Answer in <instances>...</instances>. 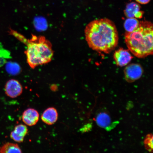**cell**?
<instances>
[{"label": "cell", "instance_id": "obj_3", "mask_svg": "<svg viewBox=\"0 0 153 153\" xmlns=\"http://www.w3.org/2000/svg\"><path fill=\"white\" fill-rule=\"evenodd\" d=\"M153 35L152 23L141 21L133 31L126 32L125 41L128 48L135 56L143 58L153 54Z\"/></svg>", "mask_w": 153, "mask_h": 153}, {"label": "cell", "instance_id": "obj_15", "mask_svg": "<svg viewBox=\"0 0 153 153\" xmlns=\"http://www.w3.org/2000/svg\"><path fill=\"white\" fill-rule=\"evenodd\" d=\"M6 70L8 73L15 75L20 72V68L19 65L15 63L9 62L6 66Z\"/></svg>", "mask_w": 153, "mask_h": 153}, {"label": "cell", "instance_id": "obj_11", "mask_svg": "<svg viewBox=\"0 0 153 153\" xmlns=\"http://www.w3.org/2000/svg\"><path fill=\"white\" fill-rule=\"evenodd\" d=\"M96 121L99 127L108 128L111 124V120L109 114L106 112H100L97 115Z\"/></svg>", "mask_w": 153, "mask_h": 153}, {"label": "cell", "instance_id": "obj_9", "mask_svg": "<svg viewBox=\"0 0 153 153\" xmlns=\"http://www.w3.org/2000/svg\"><path fill=\"white\" fill-rule=\"evenodd\" d=\"M28 129L26 125L19 124L15 127L11 132L10 136L11 139L18 143H22L24 141L25 137L27 134Z\"/></svg>", "mask_w": 153, "mask_h": 153}, {"label": "cell", "instance_id": "obj_7", "mask_svg": "<svg viewBox=\"0 0 153 153\" xmlns=\"http://www.w3.org/2000/svg\"><path fill=\"white\" fill-rule=\"evenodd\" d=\"M141 7L138 3L131 2L128 3L124 10V15L127 18L140 19L143 18L144 12L140 10Z\"/></svg>", "mask_w": 153, "mask_h": 153}, {"label": "cell", "instance_id": "obj_5", "mask_svg": "<svg viewBox=\"0 0 153 153\" xmlns=\"http://www.w3.org/2000/svg\"><path fill=\"white\" fill-rule=\"evenodd\" d=\"M6 94L12 98H15L20 96L22 93V85L16 79L9 80L5 84L4 88Z\"/></svg>", "mask_w": 153, "mask_h": 153}, {"label": "cell", "instance_id": "obj_17", "mask_svg": "<svg viewBox=\"0 0 153 153\" xmlns=\"http://www.w3.org/2000/svg\"><path fill=\"white\" fill-rule=\"evenodd\" d=\"M151 0H135L137 3L143 5L148 4Z\"/></svg>", "mask_w": 153, "mask_h": 153}, {"label": "cell", "instance_id": "obj_13", "mask_svg": "<svg viewBox=\"0 0 153 153\" xmlns=\"http://www.w3.org/2000/svg\"><path fill=\"white\" fill-rule=\"evenodd\" d=\"M139 21L135 18H128L124 24V29L126 32H131L134 30L138 27Z\"/></svg>", "mask_w": 153, "mask_h": 153}, {"label": "cell", "instance_id": "obj_1", "mask_svg": "<svg viewBox=\"0 0 153 153\" xmlns=\"http://www.w3.org/2000/svg\"><path fill=\"white\" fill-rule=\"evenodd\" d=\"M86 41L93 50L109 53L117 46L119 36L116 25L107 18L96 19L85 29Z\"/></svg>", "mask_w": 153, "mask_h": 153}, {"label": "cell", "instance_id": "obj_6", "mask_svg": "<svg viewBox=\"0 0 153 153\" xmlns=\"http://www.w3.org/2000/svg\"><path fill=\"white\" fill-rule=\"evenodd\" d=\"M114 58L117 66L123 67L128 64L133 57L128 51L121 48L115 52Z\"/></svg>", "mask_w": 153, "mask_h": 153}, {"label": "cell", "instance_id": "obj_8", "mask_svg": "<svg viewBox=\"0 0 153 153\" xmlns=\"http://www.w3.org/2000/svg\"><path fill=\"white\" fill-rule=\"evenodd\" d=\"M39 113L34 109L29 108L23 113L22 120L25 124L29 126L35 125L39 120Z\"/></svg>", "mask_w": 153, "mask_h": 153}, {"label": "cell", "instance_id": "obj_16", "mask_svg": "<svg viewBox=\"0 0 153 153\" xmlns=\"http://www.w3.org/2000/svg\"><path fill=\"white\" fill-rule=\"evenodd\" d=\"M153 135L150 134L147 135L144 140L145 148L150 152H152L153 151Z\"/></svg>", "mask_w": 153, "mask_h": 153}, {"label": "cell", "instance_id": "obj_10", "mask_svg": "<svg viewBox=\"0 0 153 153\" xmlns=\"http://www.w3.org/2000/svg\"><path fill=\"white\" fill-rule=\"evenodd\" d=\"M58 117V112L56 109L51 107L44 111L41 116V119L46 124L51 125L57 121Z\"/></svg>", "mask_w": 153, "mask_h": 153}, {"label": "cell", "instance_id": "obj_4", "mask_svg": "<svg viewBox=\"0 0 153 153\" xmlns=\"http://www.w3.org/2000/svg\"><path fill=\"white\" fill-rule=\"evenodd\" d=\"M143 72V68L140 65L136 64H130L124 69L125 79L129 83L134 82L141 77Z\"/></svg>", "mask_w": 153, "mask_h": 153}, {"label": "cell", "instance_id": "obj_14", "mask_svg": "<svg viewBox=\"0 0 153 153\" xmlns=\"http://www.w3.org/2000/svg\"><path fill=\"white\" fill-rule=\"evenodd\" d=\"M34 24L36 29L38 30H45L47 28V21L42 17L36 18L34 21Z\"/></svg>", "mask_w": 153, "mask_h": 153}, {"label": "cell", "instance_id": "obj_2", "mask_svg": "<svg viewBox=\"0 0 153 153\" xmlns=\"http://www.w3.org/2000/svg\"><path fill=\"white\" fill-rule=\"evenodd\" d=\"M9 32L26 45L25 53L28 64L31 68L47 64L52 60L53 55L52 45L44 36L32 34V38L27 39L22 34L11 29H10Z\"/></svg>", "mask_w": 153, "mask_h": 153}, {"label": "cell", "instance_id": "obj_12", "mask_svg": "<svg viewBox=\"0 0 153 153\" xmlns=\"http://www.w3.org/2000/svg\"><path fill=\"white\" fill-rule=\"evenodd\" d=\"M0 153H22L20 147L16 144L7 143L0 148Z\"/></svg>", "mask_w": 153, "mask_h": 153}]
</instances>
